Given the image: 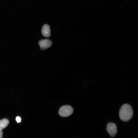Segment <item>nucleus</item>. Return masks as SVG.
<instances>
[{"label":"nucleus","mask_w":138,"mask_h":138,"mask_svg":"<svg viewBox=\"0 0 138 138\" xmlns=\"http://www.w3.org/2000/svg\"><path fill=\"white\" fill-rule=\"evenodd\" d=\"M107 130L108 133L111 137L115 136L117 134V129L115 124L112 122H109L107 125Z\"/></svg>","instance_id":"3"},{"label":"nucleus","mask_w":138,"mask_h":138,"mask_svg":"<svg viewBox=\"0 0 138 138\" xmlns=\"http://www.w3.org/2000/svg\"><path fill=\"white\" fill-rule=\"evenodd\" d=\"M41 32L44 37L49 38L51 35L50 30L49 26L46 24L44 25L42 28Z\"/></svg>","instance_id":"5"},{"label":"nucleus","mask_w":138,"mask_h":138,"mask_svg":"<svg viewBox=\"0 0 138 138\" xmlns=\"http://www.w3.org/2000/svg\"><path fill=\"white\" fill-rule=\"evenodd\" d=\"M133 111L132 107L129 104L125 103L121 107L119 111L120 119L123 121L127 122L132 118Z\"/></svg>","instance_id":"1"},{"label":"nucleus","mask_w":138,"mask_h":138,"mask_svg":"<svg viewBox=\"0 0 138 138\" xmlns=\"http://www.w3.org/2000/svg\"><path fill=\"white\" fill-rule=\"evenodd\" d=\"M16 120L17 123H19L21 122V118L19 116L17 117L16 118Z\"/></svg>","instance_id":"7"},{"label":"nucleus","mask_w":138,"mask_h":138,"mask_svg":"<svg viewBox=\"0 0 138 138\" xmlns=\"http://www.w3.org/2000/svg\"><path fill=\"white\" fill-rule=\"evenodd\" d=\"M38 43L41 50H43L50 47L52 45V42L50 40L46 39L40 40Z\"/></svg>","instance_id":"4"},{"label":"nucleus","mask_w":138,"mask_h":138,"mask_svg":"<svg viewBox=\"0 0 138 138\" xmlns=\"http://www.w3.org/2000/svg\"><path fill=\"white\" fill-rule=\"evenodd\" d=\"M9 123L8 120L6 118H4L0 120V130H2L6 128Z\"/></svg>","instance_id":"6"},{"label":"nucleus","mask_w":138,"mask_h":138,"mask_svg":"<svg viewBox=\"0 0 138 138\" xmlns=\"http://www.w3.org/2000/svg\"><path fill=\"white\" fill-rule=\"evenodd\" d=\"M73 112V109L71 106L66 105L61 107L59 111V114L63 117H67L71 115Z\"/></svg>","instance_id":"2"},{"label":"nucleus","mask_w":138,"mask_h":138,"mask_svg":"<svg viewBox=\"0 0 138 138\" xmlns=\"http://www.w3.org/2000/svg\"><path fill=\"white\" fill-rule=\"evenodd\" d=\"M3 137V132L2 130H0V138H2Z\"/></svg>","instance_id":"8"}]
</instances>
